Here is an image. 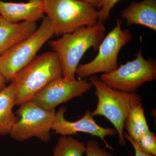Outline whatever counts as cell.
<instances>
[{
	"instance_id": "4",
	"label": "cell",
	"mask_w": 156,
	"mask_h": 156,
	"mask_svg": "<svg viewBox=\"0 0 156 156\" xmlns=\"http://www.w3.org/2000/svg\"><path fill=\"white\" fill-rule=\"evenodd\" d=\"M44 12L56 36L71 33L97 23L98 11L81 0H42Z\"/></svg>"
},
{
	"instance_id": "10",
	"label": "cell",
	"mask_w": 156,
	"mask_h": 156,
	"mask_svg": "<svg viewBox=\"0 0 156 156\" xmlns=\"http://www.w3.org/2000/svg\"><path fill=\"white\" fill-rule=\"evenodd\" d=\"M66 108L62 106L55 114L52 130L55 133L63 136H71L78 132H83L99 137L110 150H113L105 139V136H114L117 133L115 128H104L97 124L93 119L91 112L87 111L83 116L75 122H70L66 119L64 114Z\"/></svg>"
},
{
	"instance_id": "19",
	"label": "cell",
	"mask_w": 156,
	"mask_h": 156,
	"mask_svg": "<svg viewBox=\"0 0 156 156\" xmlns=\"http://www.w3.org/2000/svg\"><path fill=\"white\" fill-rule=\"evenodd\" d=\"M120 0H102L101 3V9L98 11V21L104 22L110 17V13L112 8Z\"/></svg>"
},
{
	"instance_id": "13",
	"label": "cell",
	"mask_w": 156,
	"mask_h": 156,
	"mask_svg": "<svg viewBox=\"0 0 156 156\" xmlns=\"http://www.w3.org/2000/svg\"><path fill=\"white\" fill-rule=\"evenodd\" d=\"M121 16L127 25H142L156 31V0L132 2L121 12Z\"/></svg>"
},
{
	"instance_id": "22",
	"label": "cell",
	"mask_w": 156,
	"mask_h": 156,
	"mask_svg": "<svg viewBox=\"0 0 156 156\" xmlns=\"http://www.w3.org/2000/svg\"><path fill=\"white\" fill-rule=\"evenodd\" d=\"M81 1L90 4L95 8H100L101 3L102 0H81Z\"/></svg>"
},
{
	"instance_id": "11",
	"label": "cell",
	"mask_w": 156,
	"mask_h": 156,
	"mask_svg": "<svg viewBox=\"0 0 156 156\" xmlns=\"http://www.w3.org/2000/svg\"><path fill=\"white\" fill-rule=\"evenodd\" d=\"M42 0H29L26 3L4 2L0 0V16L11 23L34 21L44 16Z\"/></svg>"
},
{
	"instance_id": "1",
	"label": "cell",
	"mask_w": 156,
	"mask_h": 156,
	"mask_svg": "<svg viewBox=\"0 0 156 156\" xmlns=\"http://www.w3.org/2000/svg\"><path fill=\"white\" fill-rule=\"evenodd\" d=\"M106 30L103 22L98 21L91 27H83L60 38L49 42L61 63L63 77L75 79L76 72L84 53L90 48L98 50Z\"/></svg>"
},
{
	"instance_id": "17",
	"label": "cell",
	"mask_w": 156,
	"mask_h": 156,
	"mask_svg": "<svg viewBox=\"0 0 156 156\" xmlns=\"http://www.w3.org/2000/svg\"><path fill=\"white\" fill-rule=\"evenodd\" d=\"M137 144L146 152L156 156V136L153 132L142 134Z\"/></svg>"
},
{
	"instance_id": "9",
	"label": "cell",
	"mask_w": 156,
	"mask_h": 156,
	"mask_svg": "<svg viewBox=\"0 0 156 156\" xmlns=\"http://www.w3.org/2000/svg\"><path fill=\"white\" fill-rule=\"evenodd\" d=\"M92 87L87 80L59 78L50 82L31 101L45 110H54L59 105L82 96Z\"/></svg>"
},
{
	"instance_id": "23",
	"label": "cell",
	"mask_w": 156,
	"mask_h": 156,
	"mask_svg": "<svg viewBox=\"0 0 156 156\" xmlns=\"http://www.w3.org/2000/svg\"><path fill=\"white\" fill-rule=\"evenodd\" d=\"M6 87L5 81L0 72V91L2 90Z\"/></svg>"
},
{
	"instance_id": "3",
	"label": "cell",
	"mask_w": 156,
	"mask_h": 156,
	"mask_svg": "<svg viewBox=\"0 0 156 156\" xmlns=\"http://www.w3.org/2000/svg\"><path fill=\"white\" fill-rule=\"evenodd\" d=\"M90 80L95 87L94 94L98 98L96 108L91 112L92 116H102L108 119L119 134V144L126 146L123 136L124 123L132 108L142 101L141 96L134 92H125L112 89L96 76H91Z\"/></svg>"
},
{
	"instance_id": "16",
	"label": "cell",
	"mask_w": 156,
	"mask_h": 156,
	"mask_svg": "<svg viewBox=\"0 0 156 156\" xmlns=\"http://www.w3.org/2000/svg\"><path fill=\"white\" fill-rule=\"evenodd\" d=\"M128 117L131 118L134 124L139 129L141 134H146L150 131L146 119L144 110L143 108L141 102L132 108Z\"/></svg>"
},
{
	"instance_id": "6",
	"label": "cell",
	"mask_w": 156,
	"mask_h": 156,
	"mask_svg": "<svg viewBox=\"0 0 156 156\" xmlns=\"http://www.w3.org/2000/svg\"><path fill=\"white\" fill-rule=\"evenodd\" d=\"M122 20L117 19L116 25L101 43L97 56L90 62L78 66L76 76L79 80L98 73H109L118 68V57L120 50L132 37L129 30H122Z\"/></svg>"
},
{
	"instance_id": "7",
	"label": "cell",
	"mask_w": 156,
	"mask_h": 156,
	"mask_svg": "<svg viewBox=\"0 0 156 156\" xmlns=\"http://www.w3.org/2000/svg\"><path fill=\"white\" fill-rule=\"evenodd\" d=\"M136 58L121 65L109 73L101 75L100 80L112 89L127 92H134L146 82L156 79V62L152 58L145 59L140 48Z\"/></svg>"
},
{
	"instance_id": "18",
	"label": "cell",
	"mask_w": 156,
	"mask_h": 156,
	"mask_svg": "<svg viewBox=\"0 0 156 156\" xmlns=\"http://www.w3.org/2000/svg\"><path fill=\"white\" fill-rule=\"evenodd\" d=\"M86 156H113L104 148L101 147L96 140L91 139L86 144Z\"/></svg>"
},
{
	"instance_id": "20",
	"label": "cell",
	"mask_w": 156,
	"mask_h": 156,
	"mask_svg": "<svg viewBox=\"0 0 156 156\" xmlns=\"http://www.w3.org/2000/svg\"><path fill=\"white\" fill-rule=\"evenodd\" d=\"M124 128L128 131V134L138 144L142 134L139 129L134 124L131 118L128 117L124 123Z\"/></svg>"
},
{
	"instance_id": "12",
	"label": "cell",
	"mask_w": 156,
	"mask_h": 156,
	"mask_svg": "<svg viewBox=\"0 0 156 156\" xmlns=\"http://www.w3.org/2000/svg\"><path fill=\"white\" fill-rule=\"evenodd\" d=\"M37 28V22L11 23L0 16V55L28 37Z\"/></svg>"
},
{
	"instance_id": "2",
	"label": "cell",
	"mask_w": 156,
	"mask_h": 156,
	"mask_svg": "<svg viewBox=\"0 0 156 156\" xmlns=\"http://www.w3.org/2000/svg\"><path fill=\"white\" fill-rule=\"evenodd\" d=\"M63 77L61 63L54 51L37 56L11 81L15 89V105L30 101L50 82Z\"/></svg>"
},
{
	"instance_id": "21",
	"label": "cell",
	"mask_w": 156,
	"mask_h": 156,
	"mask_svg": "<svg viewBox=\"0 0 156 156\" xmlns=\"http://www.w3.org/2000/svg\"><path fill=\"white\" fill-rule=\"evenodd\" d=\"M123 136H124V138L128 140L133 146L134 151H135V156H154L143 150L138 145V144L134 142V140L130 137L127 132H123Z\"/></svg>"
},
{
	"instance_id": "5",
	"label": "cell",
	"mask_w": 156,
	"mask_h": 156,
	"mask_svg": "<svg viewBox=\"0 0 156 156\" xmlns=\"http://www.w3.org/2000/svg\"><path fill=\"white\" fill-rule=\"evenodd\" d=\"M33 34L0 55V72L6 83L11 82L14 76L29 64L42 47L54 35L48 16Z\"/></svg>"
},
{
	"instance_id": "15",
	"label": "cell",
	"mask_w": 156,
	"mask_h": 156,
	"mask_svg": "<svg viewBox=\"0 0 156 156\" xmlns=\"http://www.w3.org/2000/svg\"><path fill=\"white\" fill-rule=\"evenodd\" d=\"M86 144L71 136H62L58 140L53 150V156H83Z\"/></svg>"
},
{
	"instance_id": "8",
	"label": "cell",
	"mask_w": 156,
	"mask_h": 156,
	"mask_svg": "<svg viewBox=\"0 0 156 156\" xmlns=\"http://www.w3.org/2000/svg\"><path fill=\"white\" fill-rule=\"evenodd\" d=\"M20 106L16 112L18 119L9 134L11 137L20 141L32 137L39 138L44 142L49 141L55 110H47L32 101Z\"/></svg>"
},
{
	"instance_id": "14",
	"label": "cell",
	"mask_w": 156,
	"mask_h": 156,
	"mask_svg": "<svg viewBox=\"0 0 156 156\" xmlns=\"http://www.w3.org/2000/svg\"><path fill=\"white\" fill-rule=\"evenodd\" d=\"M15 105V91L11 83L0 91V135L10 134L17 122V116L13 112Z\"/></svg>"
}]
</instances>
